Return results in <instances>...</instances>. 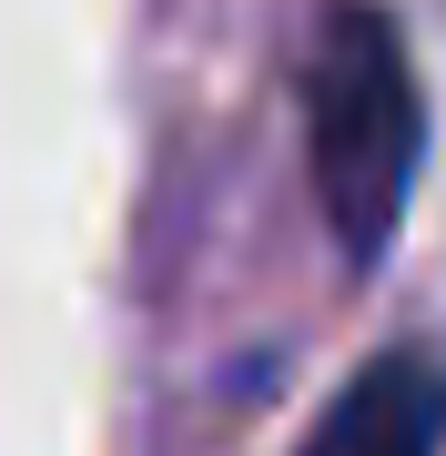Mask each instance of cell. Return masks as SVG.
Here are the masks:
<instances>
[{"label": "cell", "mask_w": 446, "mask_h": 456, "mask_svg": "<svg viewBox=\"0 0 446 456\" xmlns=\"http://www.w3.org/2000/svg\"><path fill=\"white\" fill-rule=\"evenodd\" d=\"M304 142H314V203H325L345 264H376L396 244V213L416 193L426 152V102L396 20L376 0H335L304 61Z\"/></svg>", "instance_id": "cell-1"}, {"label": "cell", "mask_w": 446, "mask_h": 456, "mask_svg": "<svg viewBox=\"0 0 446 456\" xmlns=\"http://www.w3.org/2000/svg\"><path fill=\"white\" fill-rule=\"evenodd\" d=\"M446 446V365L396 345L314 416L304 456H436Z\"/></svg>", "instance_id": "cell-2"}]
</instances>
